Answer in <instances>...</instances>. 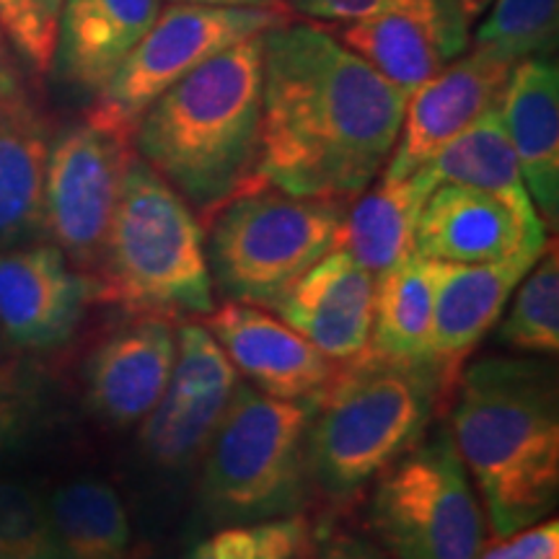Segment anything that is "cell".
I'll use <instances>...</instances> for the list:
<instances>
[{
  "label": "cell",
  "mask_w": 559,
  "mask_h": 559,
  "mask_svg": "<svg viewBox=\"0 0 559 559\" xmlns=\"http://www.w3.org/2000/svg\"><path fill=\"white\" fill-rule=\"evenodd\" d=\"M262 58V185L358 198L394 151L407 96L317 21L264 32Z\"/></svg>",
  "instance_id": "cell-1"
},
{
  "label": "cell",
  "mask_w": 559,
  "mask_h": 559,
  "mask_svg": "<svg viewBox=\"0 0 559 559\" xmlns=\"http://www.w3.org/2000/svg\"><path fill=\"white\" fill-rule=\"evenodd\" d=\"M451 438L495 539L547 521L559 498V394L549 362L481 358L451 396Z\"/></svg>",
  "instance_id": "cell-2"
},
{
  "label": "cell",
  "mask_w": 559,
  "mask_h": 559,
  "mask_svg": "<svg viewBox=\"0 0 559 559\" xmlns=\"http://www.w3.org/2000/svg\"><path fill=\"white\" fill-rule=\"evenodd\" d=\"M262 37L194 68L140 115L132 145L202 218L260 187Z\"/></svg>",
  "instance_id": "cell-3"
},
{
  "label": "cell",
  "mask_w": 559,
  "mask_h": 559,
  "mask_svg": "<svg viewBox=\"0 0 559 559\" xmlns=\"http://www.w3.org/2000/svg\"><path fill=\"white\" fill-rule=\"evenodd\" d=\"M453 391L423 362L362 355L342 362L313 400L311 489L332 506H353L383 472L423 440Z\"/></svg>",
  "instance_id": "cell-4"
},
{
  "label": "cell",
  "mask_w": 559,
  "mask_h": 559,
  "mask_svg": "<svg viewBox=\"0 0 559 559\" xmlns=\"http://www.w3.org/2000/svg\"><path fill=\"white\" fill-rule=\"evenodd\" d=\"M91 280L96 304L124 317L185 321L215 309L205 228L138 153Z\"/></svg>",
  "instance_id": "cell-5"
},
{
  "label": "cell",
  "mask_w": 559,
  "mask_h": 559,
  "mask_svg": "<svg viewBox=\"0 0 559 559\" xmlns=\"http://www.w3.org/2000/svg\"><path fill=\"white\" fill-rule=\"evenodd\" d=\"M313 400H275L236 383L202 464L200 506L213 523L267 521L309 502Z\"/></svg>",
  "instance_id": "cell-6"
},
{
  "label": "cell",
  "mask_w": 559,
  "mask_h": 559,
  "mask_svg": "<svg viewBox=\"0 0 559 559\" xmlns=\"http://www.w3.org/2000/svg\"><path fill=\"white\" fill-rule=\"evenodd\" d=\"M347 202L298 198L270 185L236 194L207 218L213 288L228 300L267 309L293 280L337 247Z\"/></svg>",
  "instance_id": "cell-7"
},
{
  "label": "cell",
  "mask_w": 559,
  "mask_h": 559,
  "mask_svg": "<svg viewBox=\"0 0 559 559\" xmlns=\"http://www.w3.org/2000/svg\"><path fill=\"white\" fill-rule=\"evenodd\" d=\"M368 521L389 559H477L489 523L449 428L423 436L373 481Z\"/></svg>",
  "instance_id": "cell-8"
},
{
  "label": "cell",
  "mask_w": 559,
  "mask_h": 559,
  "mask_svg": "<svg viewBox=\"0 0 559 559\" xmlns=\"http://www.w3.org/2000/svg\"><path fill=\"white\" fill-rule=\"evenodd\" d=\"M290 19L285 9H218V5L171 3L160 9L158 19L143 39L138 41L117 73L94 96L86 117L107 128L135 130L145 109L190 75L202 62L239 45L243 39L260 37Z\"/></svg>",
  "instance_id": "cell-9"
},
{
  "label": "cell",
  "mask_w": 559,
  "mask_h": 559,
  "mask_svg": "<svg viewBox=\"0 0 559 559\" xmlns=\"http://www.w3.org/2000/svg\"><path fill=\"white\" fill-rule=\"evenodd\" d=\"M135 158L132 135L88 120L52 138L45 177V234L83 275H94Z\"/></svg>",
  "instance_id": "cell-10"
},
{
  "label": "cell",
  "mask_w": 559,
  "mask_h": 559,
  "mask_svg": "<svg viewBox=\"0 0 559 559\" xmlns=\"http://www.w3.org/2000/svg\"><path fill=\"white\" fill-rule=\"evenodd\" d=\"M239 373L207 326L179 324L169 386L140 423V451L153 466L179 472L207 449Z\"/></svg>",
  "instance_id": "cell-11"
},
{
  "label": "cell",
  "mask_w": 559,
  "mask_h": 559,
  "mask_svg": "<svg viewBox=\"0 0 559 559\" xmlns=\"http://www.w3.org/2000/svg\"><path fill=\"white\" fill-rule=\"evenodd\" d=\"M94 280L68 262L52 241L0 249V334L21 353L62 347L79 330Z\"/></svg>",
  "instance_id": "cell-12"
},
{
  "label": "cell",
  "mask_w": 559,
  "mask_h": 559,
  "mask_svg": "<svg viewBox=\"0 0 559 559\" xmlns=\"http://www.w3.org/2000/svg\"><path fill=\"white\" fill-rule=\"evenodd\" d=\"M513 68V60L477 45L445 62L407 99L400 138L381 177L402 179L423 169L443 145L498 107Z\"/></svg>",
  "instance_id": "cell-13"
},
{
  "label": "cell",
  "mask_w": 559,
  "mask_h": 559,
  "mask_svg": "<svg viewBox=\"0 0 559 559\" xmlns=\"http://www.w3.org/2000/svg\"><path fill=\"white\" fill-rule=\"evenodd\" d=\"M205 326L247 383L275 400H317L340 370V362L260 306L226 300L207 313Z\"/></svg>",
  "instance_id": "cell-14"
},
{
  "label": "cell",
  "mask_w": 559,
  "mask_h": 559,
  "mask_svg": "<svg viewBox=\"0 0 559 559\" xmlns=\"http://www.w3.org/2000/svg\"><path fill=\"white\" fill-rule=\"evenodd\" d=\"M177 326L160 317H124L86 360V402L109 428L140 425L169 386Z\"/></svg>",
  "instance_id": "cell-15"
},
{
  "label": "cell",
  "mask_w": 559,
  "mask_h": 559,
  "mask_svg": "<svg viewBox=\"0 0 559 559\" xmlns=\"http://www.w3.org/2000/svg\"><path fill=\"white\" fill-rule=\"evenodd\" d=\"M547 247H531L508 260L485 264L436 262V298L425 360L451 391L456 389L466 358L498 324L513 290Z\"/></svg>",
  "instance_id": "cell-16"
},
{
  "label": "cell",
  "mask_w": 559,
  "mask_h": 559,
  "mask_svg": "<svg viewBox=\"0 0 559 559\" xmlns=\"http://www.w3.org/2000/svg\"><path fill=\"white\" fill-rule=\"evenodd\" d=\"M373 293L376 277L334 247L272 298L267 311L342 366L368 353Z\"/></svg>",
  "instance_id": "cell-17"
},
{
  "label": "cell",
  "mask_w": 559,
  "mask_h": 559,
  "mask_svg": "<svg viewBox=\"0 0 559 559\" xmlns=\"http://www.w3.org/2000/svg\"><path fill=\"white\" fill-rule=\"evenodd\" d=\"M549 243L542 221H526L495 194L461 185H438L419 210L415 251L432 262H500Z\"/></svg>",
  "instance_id": "cell-18"
},
{
  "label": "cell",
  "mask_w": 559,
  "mask_h": 559,
  "mask_svg": "<svg viewBox=\"0 0 559 559\" xmlns=\"http://www.w3.org/2000/svg\"><path fill=\"white\" fill-rule=\"evenodd\" d=\"M52 124L21 73L0 88V249L45 234V177Z\"/></svg>",
  "instance_id": "cell-19"
},
{
  "label": "cell",
  "mask_w": 559,
  "mask_h": 559,
  "mask_svg": "<svg viewBox=\"0 0 559 559\" xmlns=\"http://www.w3.org/2000/svg\"><path fill=\"white\" fill-rule=\"evenodd\" d=\"M330 32L404 96L428 83L469 45L443 9H394L334 24Z\"/></svg>",
  "instance_id": "cell-20"
},
{
  "label": "cell",
  "mask_w": 559,
  "mask_h": 559,
  "mask_svg": "<svg viewBox=\"0 0 559 559\" xmlns=\"http://www.w3.org/2000/svg\"><path fill=\"white\" fill-rule=\"evenodd\" d=\"M523 185L549 230L559 218V70L549 58L515 62L500 99Z\"/></svg>",
  "instance_id": "cell-21"
},
{
  "label": "cell",
  "mask_w": 559,
  "mask_h": 559,
  "mask_svg": "<svg viewBox=\"0 0 559 559\" xmlns=\"http://www.w3.org/2000/svg\"><path fill=\"white\" fill-rule=\"evenodd\" d=\"M164 0H66L52 70L96 96L158 19Z\"/></svg>",
  "instance_id": "cell-22"
},
{
  "label": "cell",
  "mask_w": 559,
  "mask_h": 559,
  "mask_svg": "<svg viewBox=\"0 0 559 559\" xmlns=\"http://www.w3.org/2000/svg\"><path fill=\"white\" fill-rule=\"evenodd\" d=\"M436 187V179L425 166L402 179L379 174L368 190L347 202L337 249L347 251L373 277L407 260L415 254L419 210Z\"/></svg>",
  "instance_id": "cell-23"
},
{
  "label": "cell",
  "mask_w": 559,
  "mask_h": 559,
  "mask_svg": "<svg viewBox=\"0 0 559 559\" xmlns=\"http://www.w3.org/2000/svg\"><path fill=\"white\" fill-rule=\"evenodd\" d=\"M425 169L432 174L436 185H461L489 192L508 202L521 218L542 221L528 198L526 185H523L519 158H515L500 115V104L487 109L477 122H472L449 145H443L425 164Z\"/></svg>",
  "instance_id": "cell-24"
},
{
  "label": "cell",
  "mask_w": 559,
  "mask_h": 559,
  "mask_svg": "<svg viewBox=\"0 0 559 559\" xmlns=\"http://www.w3.org/2000/svg\"><path fill=\"white\" fill-rule=\"evenodd\" d=\"M436 262L417 251L376 277L368 355L394 362L428 358Z\"/></svg>",
  "instance_id": "cell-25"
},
{
  "label": "cell",
  "mask_w": 559,
  "mask_h": 559,
  "mask_svg": "<svg viewBox=\"0 0 559 559\" xmlns=\"http://www.w3.org/2000/svg\"><path fill=\"white\" fill-rule=\"evenodd\" d=\"M47 513L62 559H130L132 523L115 487L83 477L58 487Z\"/></svg>",
  "instance_id": "cell-26"
},
{
  "label": "cell",
  "mask_w": 559,
  "mask_h": 559,
  "mask_svg": "<svg viewBox=\"0 0 559 559\" xmlns=\"http://www.w3.org/2000/svg\"><path fill=\"white\" fill-rule=\"evenodd\" d=\"M498 342L515 353L555 358L559 353V257L555 239L513 290Z\"/></svg>",
  "instance_id": "cell-27"
},
{
  "label": "cell",
  "mask_w": 559,
  "mask_h": 559,
  "mask_svg": "<svg viewBox=\"0 0 559 559\" xmlns=\"http://www.w3.org/2000/svg\"><path fill=\"white\" fill-rule=\"evenodd\" d=\"M559 0H492L477 21L474 45L521 62L549 58L557 47Z\"/></svg>",
  "instance_id": "cell-28"
},
{
  "label": "cell",
  "mask_w": 559,
  "mask_h": 559,
  "mask_svg": "<svg viewBox=\"0 0 559 559\" xmlns=\"http://www.w3.org/2000/svg\"><path fill=\"white\" fill-rule=\"evenodd\" d=\"M317 536V526L304 513L228 523L194 544L187 559H298Z\"/></svg>",
  "instance_id": "cell-29"
},
{
  "label": "cell",
  "mask_w": 559,
  "mask_h": 559,
  "mask_svg": "<svg viewBox=\"0 0 559 559\" xmlns=\"http://www.w3.org/2000/svg\"><path fill=\"white\" fill-rule=\"evenodd\" d=\"M0 559H62L47 502L19 481H0Z\"/></svg>",
  "instance_id": "cell-30"
},
{
  "label": "cell",
  "mask_w": 559,
  "mask_h": 559,
  "mask_svg": "<svg viewBox=\"0 0 559 559\" xmlns=\"http://www.w3.org/2000/svg\"><path fill=\"white\" fill-rule=\"evenodd\" d=\"M45 415V376L26 358H0V466L24 449Z\"/></svg>",
  "instance_id": "cell-31"
},
{
  "label": "cell",
  "mask_w": 559,
  "mask_h": 559,
  "mask_svg": "<svg viewBox=\"0 0 559 559\" xmlns=\"http://www.w3.org/2000/svg\"><path fill=\"white\" fill-rule=\"evenodd\" d=\"M66 0H0V34L32 73L52 70Z\"/></svg>",
  "instance_id": "cell-32"
},
{
  "label": "cell",
  "mask_w": 559,
  "mask_h": 559,
  "mask_svg": "<svg viewBox=\"0 0 559 559\" xmlns=\"http://www.w3.org/2000/svg\"><path fill=\"white\" fill-rule=\"evenodd\" d=\"M285 5H290L298 16L309 21H324V24L330 26L347 24V21H360L394 9H443L449 13L443 0H285ZM453 24H456V21H453Z\"/></svg>",
  "instance_id": "cell-33"
},
{
  "label": "cell",
  "mask_w": 559,
  "mask_h": 559,
  "mask_svg": "<svg viewBox=\"0 0 559 559\" xmlns=\"http://www.w3.org/2000/svg\"><path fill=\"white\" fill-rule=\"evenodd\" d=\"M477 559H559V523L547 519L481 549Z\"/></svg>",
  "instance_id": "cell-34"
},
{
  "label": "cell",
  "mask_w": 559,
  "mask_h": 559,
  "mask_svg": "<svg viewBox=\"0 0 559 559\" xmlns=\"http://www.w3.org/2000/svg\"><path fill=\"white\" fill-rule=\"evenodd\" d=\"M298 559H389L383 551H379L370 544L353 539V536H334V539L319 542V536L313 539L309 549L304 551Z\"/></svg>",
  "instance_id": "cell-35"
},
{
  "label": "cell",
  "mask_w": 559,
  "mask_h": 559,
  "mask_svg": "<svg viewBox=\"0 0 559 559\" xmlns=\"http://www.w3.org/2000/svg\"><path fill=\"white\" fill-rule=\"evenodd\" d=\"M489 3H492V0H443V5L451 13V19L456 21L466 34H469L472 26L485 16Z\"/></svg>",
  "instance_id": "cell-36"
},
{
  "label": "cell",
  "mask_w": 559,
  "mask_h": 559,
  "mask_svg": "<svg viewBox=\"0 0 559 559\" xmlns=\"http://www.w3.org/2000/svg\"><path fill=\"white\" fill-rule=\"evenodd\" d=\"M171 3L218 5V9H285V0H171Z\"/></svg>",
  "instance_id": "cell-37"
},
{
  "label": "cell",
  "mask_w": 559,
  "mask_h": 559,
  "mask_svg": "<svg viewBox=\"0 0 559 559\" xmlns=\"http://www.w3.org/2000/svg\"><path fill=\"white\" fill-rule=\"evenodd\" d=\"M11 73H16V66H13V62H3V66H0V88H3V83L9 81Z\"/></svg>",
  "instance_id": "cell-38"
},
{
  "label": "cell",
  "mask_w": 559,
  "mask_h": 559,
  "mask_svg": "<svg viewBox=\"0 0 559 559\" xmlns=\"http://www.w3.org/2000/svg\"><path fill=\"white\" fill-rule=\"evenodd\" d=\"M3 62H11V55H9V41L3 39V34H0V66Z\"/></svg>",
  "instance_id": "cell-39"
},
{
  "label": "cell",
  "mask_w": 559,
  "mask_h": 559,
  "mask_svg": "<svg viewBox=\"0 0 559 559\" xmlns=\"http://www.w3.org/2000/svg\"><path fill=\"white\" fill-rule=\"evenodd\" d=\"M5 345V342H3V334H0V347H3Z\"/></svg>",
  "instance_id": "cell-40"
}]
</instances>
